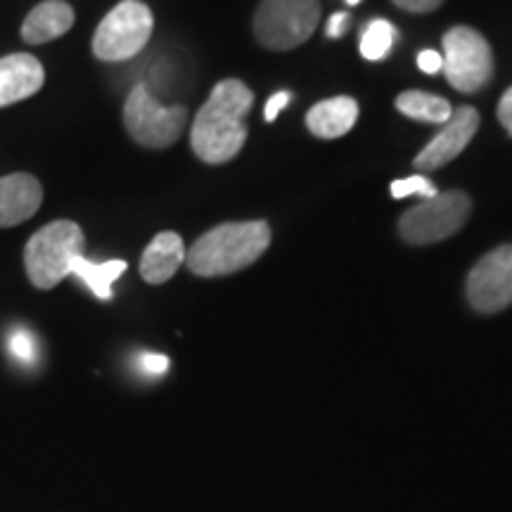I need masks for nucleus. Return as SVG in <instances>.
Listing matches in <instances>:
<instances>
[{"label":"nucleus","instance_id":"25","mask_svg":"<svg viewBox=\"0 0 512 512\" xmlns=\"http://www.w3.org/2000/svg\"><path fill=\"white\" fill-rule=\"evenodd\" d=\"M498 119H501L503 128L512 136V86L503 93L501 102H498Z\"/></svg>","mask_w":512,"mask_h":512},{"label":"nucleus","instance_id":"7","mask_svg":"<svg viewBox=\"0 0 512 512\" xmlns=\"http://www.w3.org/2000/svg\"><path fill=\"white\" fill-rule=\"evenodd\" d=\"M444 74L460 93H477L494 79V53L472 27H453L444 36Z\"/></svg>","mask_w":512,"mask_h":512},{"label":"nucleus","instance_id":"8","mask_svg":"<svg viewBox=\"0 0 512 512\" xmlns=\"http://www.w3.org/2000/svg\"><path fill=\"white\" fill-rule=\"evenodd\" d=\"M188 110L183 105L164 107L152 98L145 86H136L128 93L124 105V124L126 131L136 143L152 147V150H164L181 138Z\"/></svg>","mask_w":512,"mask_h":512},{"label":"nucleus","instance_id":"15","mask_svg":"<svg viewBox=\"0 0 512 512\" xmlns=\"http://www.w3.org/2000/svg\"><path fill=\"white\" fill-rule=\"evenodd\" d=\"M358 119V105L349 95H337V98L323 100L313 105L309 114H306V126L313 136L318 138H339L347 136L354 128Z\"/></svg>","mask_w":512,"mask_h":512},{"label":"nucleus","instance_id":"26","mask_svg":"<svg viewBox=\"0 0 512 512\" xmlns=\"http://www.w3.org/2000/svg\"><path fill=\"white\" fill-rule=\"evenodd\" d=\"M349 22H351L349 12H335V15H332L330 22H328V38L344 36V31L349 29Z\"/></svg>","mask_w":512,"mask_h":512},{"label":"nucleus","instance_id":"1","mask_svg":"<svg viewBox=\"0 0 512 512\" xmlns=\"http://www.w3.org/2000/svg\"><path fill=\"white\" fill-rule=\"evenodd\" d=\"M254 95L238 79H226L214 88L190 131L192 152L207 164H226L247 143V114Z\"/></svg>","mask_w":512,"mask_h":512},{"label":"nucleus","instance_id":"20","mask_svg":"<svg viewBox=\"0 0 512 512\" xmlns=\"http://www.w3.org/2000/svg\"><path fill=\"white\" fill-rule=\"evenodd\" d=\"M437 192H439L437 185H434L430 178H425L422 174L392 183V195L396 197V200H403V197H411V195H420L422 200H427V197H434Z\"/></svg>","mask_w":512,"mask_h":512},{"label":"nucleus","instance_id":"5","mask_svg":"<svg viewBox=\"0 0 512 512\" xmlns=\"http://www.w3.org/2000/svg\"><path fill=\"white\" fill-rule=\"evenodd\" d=\"M155 29L152 10L140 0H124L107 12L93 36V55L102 62H124L136 57Z\"/></svg>","mask_w":512,"mask_h":512},{"label":"nucleus","instance_id":"16","mask_svg":"<svg viewBox=\"0 0 512 512\" xmlns=\"http://www.w3.org/2000/svg\"><path fill=\"white\" fill-rule=\"evenodd\" d=\"M396 110L415 121H427V124L439 126H444L453 114V107L448 105V100L422 91L401 93L399 98H396Z\"/></svg>","mask_w":512,"mask_h":512},{"label":"nucleus","instance_id":"2","mask_svg":"<svg viewBox=\"0 0 512 512\" xmlns=\"http://www.w3.org/2000/svg\"><path fill=\"white\" fill-rule=\"evenodd\" d=\"M268 245H271V226L266 221L221 223L190 247L185 264L195 275L216 278L252 266Z\"/></svg>","mask_w":512,"mask_h":512},{"label":"nucleus","instance_id":"22","mask_svg":"<svg viewBox=\"0 0 512 512\" xmlns=\"http://www.w3.org/2000/svg\"><path fill=\"white\" fill-rule=\"evenodd\" d=\"M418 67L425 74H437L444 69V57H441V53H437V50H422L418 55Z\"/></svg>","mask_w":512,"mask_h":512},{"label":"nucleus","instance_id":"9","mask_svg":"<svg viewBox=\"0 0 512 512\" xmlns=\"http://www.w3.org/2000/svg\"><path fill=\"white\" fill-rule=\"evenodd\" d=\"M467 302L479 313H498L512 304V245L484 254L467 275Z\"/></svg>","mask_w":512,"mask_h":512},{"label":"nucleus","instance_id":"17","mask_svg":"<svg viewBox=\"0 0 512 512\" xmlns=\"http://www.w3.org/2000/svg\"><path fill=\"white\" fill-rule=\"evenodd\" d=\"M126 271V261L112 259L105 261V264H95V261H88L86 256L76 259L72 273L76 278H81L83 283L88 285L95 297L110 299L112 297V285L117 283V278Z\"/></svg>","mask_w":512,"mask_h":512},{"label":"nucleus","instance_id":"23","mask_svg":"<svg viewBox=\"0 0 512 512\" xmlns=\"http://www.w3.org/2000/svg\"><path fill=\"white\" fill-rule=\"evenodd\" d=\"M290 100H292V95L287 93V91H280V93L271 95V100L266 102V110H264L266 121H275V119H278V114L283 112L287 105H290Z\"/></svg>","mask_w":512,"mask_h":512},{"label":"nucleus","instance_id":"21","mask_svg":"<svg viewBox=\"0 0 512 512\" xmlns=\"http://www.w3.org/2000/svg\"><path fill=\"white\" fill-rule=\"evenodd\" d=\"M138 368L140 373L150 375V377H159L169 370V358L164 354H152V351H145V354L138 356Z\"/></svg>","mask_w":512,"mask_h":512},{"label":"nucleus","instance_id":"14","mask_svg":"<svg viewBox=\"0 0 512 512\" xmlns=\"http://www.w3.org/2000/svg\"><path fill=\"white\" fill-rule=\"evenodd\" d=\"M183 261L185 245L181 235L159 233L143 252V259H140V275L145 278V283L164 285L166 280L174 278V273Z\"/></svg>","mask_w":512,"mask_h":512},{"label":"nucleus","instance_id":"18","mask_svg":"<svg viewBox=\"0 0 512 512\" xmlns=\"http://www.w3.org/2000/svg\"><path fill=\"white\" fill-rule=\"evenodd\" d=\"M396 43V29L387 19H373L361 36V55L370 62H380L392 53Z\"/></svg>","mask_w":512,"mask_h":512},{"label":"nucleus","instance_id":"11","mask_svg":"<svg viewBox=\"0 0 512 512\" xmlns=\"http://www.w3.org/2000/svg\"><path fill=\"white\" fill-rule=\"evenodd\" d=\"M43 64L29 53L0 57V107L27 100L43 88Z\"/></svg>","mask_w":512,"mask_h":512},{"label":"nucleus","instance_id":"13","mask_svg":"<svg viewBox=\"0 0 512 512\" xmlns=\"http://www.w3.org/2000/svg\"><path fill=\"white\" fill-rule=\"evenodd\" d=\"M74 24L72 5L64 0H46V3L36 5L29 12L22 24V38L31 46H41V43L55 41L67 34Z\"/></svg>","mask_w":512,"mask_h":512},{"label":"nucleus","instance_id":"6","mask_svg":"<svg viewBox=\"0 0 512 512\" xmlns=\"http://www.w3.org/2000/svg\"><path fill=\"white\" fill-rule=\"evenodd\" d=\"M472 200L460 190L437 192L399 219L401 238L411 245H434L456 235L470 219Z\"/></svg>","mask_w":512,"mask_h":512},{"label":"nucleus","instance_id":"27","mask_svg":"<svg viewBox=\"0 0 512 512\" xmlns=\"http://www.w3.org/2000/svg\"><path fill=\"white\" fill-rule=\"evenodd\" d=\"M347 3L349 5H358V3H361V0H347Z\"/></svg>","mask_w":512,"mask_h":512},{"label":"nucleus","instance_id":"12","mask_svg":"<svg viewBox=\"0 0 512 512\" xmlns=\"http://www.w3.org/2000/svg\"><path fill=\"white\" fill-rule=\"evenodd\" d=\"M43 188L34 176L12 174L0 178V228L29 221L41 209Z\"/></svg>","mask_w":512,"mask_h":512},{"label":"nucleus","instance_id":"19","mask_svg":"<svg viewBox=\"0 0 512 512\" xmlns=\"http://www.w3.org/2000/svg\"><path fill=\"white\" fill-rule=\"evenodd\" d=\"M8 349H10L12 358L22 363V366H36L38 344H36V337L31 335L29 330H24V328L12 330L8 337Z\"/></svg>","mask_w":512,"mask_h":512},{"label":"nucleus","instance_id":"24","mask_svg":"<svg viewBox=\"0 0 512 512\" xmlns=\"http://www.w3.org/2000/svg\"><path fill=\"white\" fill-rule=\"evenodd\" d=\"M392 3L408 12H434L444 5V0H392Z\"/></svg>","mask_w":512,"mask_h":512},{"label":"nucleus","instance_id":"10","mask_svg":"<svg viewBox=\"0 0 512 512\" xmlns=\"http://www.w3.org/2000/svg\"><path fill=\"white\" fill-rule=\"evenodd\" d=\"M479 131V112L475 107L463 105L458 110H453L451 119L446 121L444 128L439 131L437 138L430 140V145L422 147V152L415 157V166L425 174V171H437L448 162H453L467 145L472 143V138Z\"/></svg>","mask_w":512,"mask_h":512},{"label":"nucleus","instance_id":"4","mask_svg":"<svg viewBox=\"0 0 512 512\" xmlns=\"http://www.w3.org/2000/svg\"><path fill=\"white\" fill-rule=\"evenodd\" d=\"M320 22V0H261L254 36L268 50H292L309 41Z\"/></svg>","mask_w":512,"mask_h":512},{"label":"nucleus","instance_id":"3","mask_svg":"<svg viewBox=\"0 0 512 512\" xmlns=\"http://www.w3.org/2000/svg\"><path fill=\"white\" fill-rule=\"evenodd\" d=\"M83 230L74 221H53L41 228L24 249V266L38 290H50L72 275L76 259L83 256Z\"/></svg>","mask_w":512,"mask_h":512}]
</instances>
